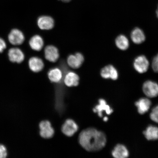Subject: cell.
I'll return each instance as SVG.
<instances>
[{"label": "cell", "mask_w": 158, "mask_h": 158, "mask_svg": "<svg viewBox=\"0 0 158 158\" xmlns=\"http://www.w3.org/2000/svg\"><path fill=\"white\" fill-rule=\"evenodd\" d=\"M78 126L74 120L68 119L64 122L62 127V131L64 135L71 137L77 131Z\"/></svg>", "instance_id": "6"}, {"label": "cell", "mask_w": 158, "mask_h": 158, "mask_svg": "<svg viewBox=\"0 0 158 158\" xmlns=\"http://www.w3.org/2000/svg\"><path fill=\"white\" fill-rule=\"evenodd\" d=\"M10 43L13 45H19L23 44L24 41L25 37L23 33L19 30L13 29L8 35Z\"/></svg>", "instance_id": "7"}, {"label": "cell", "mask_w": 158, "mask_h": 158, "mask_svg": "<svg viewBox=\"0 0 158 158\" xmlns=\"http://www.w3.org/2000/svg\"><path fill=\"white\" fill-rule=\"evenodd\" d=\"M6 148L5 146L0 145V158H5L7 156Z\"/></svg>", "instance_id": "24"}, {"label": "cell", "mask_w": 158, "mask_h": 158, "mask_svg": "<svg viewBox=\"0 0 158 158\" xmlns=\"http://www.w3.org/2000/svg\"><path fill=\"white\" fill-rule=\"evenodd\" d=\"M60 1L65 2H68L70 1L71 0H60Z\"/></svg>", "instance_id": "26"}, {"label": "cell", "mask_w": 158, "mask_h": 158, "mask_svg": "<svg viewBox=\"0 0 158 158\" xmlns=\"http://www.w3.org/2000/svg\"><path fill=\"white\" fill-rule=\"evenodd\" d=\"M79 143L88 151H99L105 146L106 139L103 133L94 128H89L81 132L79 137Z\"/></svg>", "instance_id": "1"}, {"label": "cell", "mask_w": 158, "mask_h": 158, "mask_svg": "<svg viewBox=\"0 0 158 158\" xmlns=\"http://www.w3.org/2000/svg\"><path fill=\"white\" fill-rule=\"evenodd\" d=\"M156 13L157 16L158 18V6L157 7V9L156 11Z\"/></svg>", "instance_id": "28"}, {"label": "cell", "mask_w": 158, "mask_h": 158, "mask_svg": "<svg viewBox=\"0 0 158 158\" xmlns=\"http://www.w3.org/2000/svg\"><path fill=\"white\" fill-rule=\"evenodd\" d=\"M142 89L148 98H153L158 96V84L153 81H146L143 84Z\"/></svg>", "instance_id": "2"}, {"label": "cell", "mask_w": 158, "mask_h": 158, "mask_svg": "<svg viewBox=\"0 0 158 158\" xmlns=\"http://www.w3.org/2000/svg\"><path fill=\"white\" fill-rule=\"evenodd\" d=\"M131 38L133 42L135 44H139L145 41L146 37L142 30L139 27H135L131 33Z\"/></svg>", "instance_id": "15"}, {"label": "cell", "mask_w": 158, "mask_h": 158, "mask_svg": "<svg viewBox=\"0 0 158 158\" xmlns=\"http://www.w3.org/2000/svg\"><path fill=\"white\" fill-rule=\"evenodd\" d=\"M8 56L10 61L14 63H21L24 59V55L23 51L17 48L10 49L9 51Z\"/></svg>", "instance_id": "11"}, {"label": "cell", "mask_w": 158, "mask_h": 158, "mask_svg": "<svg viewBox=\"0 0 158 158\" xmlns=\"http://www.w3.org/2000/svg\"><path fill=\"white\" fill-rule=\"evenodd\" d=\"M112 155L115 158H126L129 157L130 154L129 151L125 145L118 144L114 148Z\"/></svg>", "instance_id": "12"}, {"label": "cell", "mask_w": 158, "mask_h": 158, "mask_svg": "<svg viewBox=\"0 0 158 158\" xmlns=\"http://www.w3.org/2000/svg\"><path fill=\"white\" fill-rule=\"evenodd\" d=\"M150 118L152 121L158 123V105L153 108L150 114Z\"/></svg>", "instance_id": "22"}, {"label": "cell", "mask_w": 158, "mask_h": 158, "mask_svg": "<svg viewBox=\"0 0 158 158\" xmlns=\"http://www.w3.org/2000/svg\"><path fill=\"white\" fill-rule=\"evenodd\" d=\"M94 111L98 112L99 116L102 117V112L103 111L106 112L107 114H110L113 112V110L106 104L105 100L101 99L99 100V104L94 109Z\"/></svg>", "instance_id": "14"}, {"label": "cell", "mask_w": 158, "mask_h": 158, "mask_svg": "<svg viewBox=\"0 0 158 158\" xmlns=\"http://www.w3.org/2000/svg\"><path fill=\"white\" fill-rule=\"evenodd\" d=\"M29 66L32 72H39L44 68V64L42 59L37 57H33L29 59Z\"/></svg>", "instance_id": "16"}, {"label": "cell", "mask_w": 158, "mask_h": 158, "mask_svg": "<svg viewBox=\"0 0 158 158\" xmlns=\"http://www.w3.org/2000/svg\"><path fill=\"white\" fill-rule=\"evenodd\" d=\"M79 77L73 72H69L65 75L64 82L68 87L76 86L79 84Z\"/></svg>", "instance_id": "18"}, {"label": "cell", "mask_w": 158, "mask_h": 158, "mask_svg": "<svg viewBox=\"0 0 158 158\" xmlns=\"http://www.w3.org/2000/svg\"><path fill=\"white\" fill-rule=\"evenodd\" d=\"M40 129V134L41 137L49 139L52 138L54 134V130L50 122L47 120H45L40 122L39 124Z\"/></svg>", "instance_id": "4"}, {"label": "cell", "mask_w": 158, "mask_h": 158, "mask_svg": "<svg viewBox=\"0 0 158 158\" xmlns=\"http://www.w3.org/2000/svg\"><path fill=\"white\" fill-rule=\"evenodd\" d=\"M30 46L33 50L40 51L42 49L44 45V41L39 35H36L33 36L30 40Z\"/></svg>", "instance_id": "19"}, {"label": "cell", "mask_w": 158, "mask_h": 158, "mask_svg": "<svg viewBox=\"0 0 158 158\" xmlns=\"http://www.w3.org/2000/svg\"><path fill=\"white\" fill-rule=\"evenodd\" d=\"M101 75L104 78L114 80H117L118 77L117 70L112 65H108L102 68L101 71Z\"/></svg>", "instance_id": "9"}, {"label": "cell", "mask_w": 158, "mask_h": 158, "mask_svg": "<svg viewBox=\"0 0 158 158\" xmlns=\"http://www.w3.org/2000/svg\"><path fill=\"white\" fill-rule=\"evenodd\" d=\"M37 24L40 29L47 30L52 29L54 27V21L52 18L50 17L43 16L38 19Z\"/></svg>", "instance_id": "13"}, {"label": "cell", "mask_w": 158, "mask_h": 158, "mask_svg": "<svg viewBox=\"0 0 158 158\" xmlns=\"http://www.w3.org/2000/svg\"><path fill=\"white\" fill-rule=\"evenodd\" d=\"M116 46L120 50H126L129 47V41L127 37L124 35H120L115 40Z\"/></svg>", "instance_id": "21"}, {"label": "cell", "mask_w": 158, "mask_h": 158, "mask_svg": "<svg viewBox=\"0 0 158 158\" xmlns=\"http://www.w3.org/2000/svg\"><path fill=\"white\" fill-rule=\"evenodd\" d=\"M143 134L148 141H155L158 139V127L155 126L150 125L148 126Z\"/></svg>", "instance_id": "17"}, {"label": "cell", "mask_w": 158, "mask_h": 158, "mask_svg": "<svg viewBox=\"0 0 158 158\" xmlns=\"http://www.w3.org/2000/svg\"><path fill=\"white\" fill-rule=\"evenodd\" d=\"M44 54L45 59L52 62H56L59 56L58 49L53 45H48L46 47Z\"/></svg>", "instance_id": "10"}, {"label": "cell", "mask_w": 158, "mask_h": 158, "mask_svg": "<svg viewBox=\"0 0 158 158\" xmlns=\"http://www.w3.org/2000/svg\"><path fill=\"white\" fill-rule=\"evenodd\" d=\"M152 68L156 73H158V54L154 57L152 62Z\"/></svg>", "instance_id": "23"}, {"label": "cell", "mask_w": 158, "mask_h": 158, "mask_svg": "<svg viewBox=\"0 0 158 158\" xmlns=\"http://www.w3.org/2000/svg\"><path fill=\"white\" fill-rule=\"evenodd\" d=\"M108 119V118L107 117H105L104 118L103 120H104V121L106 122V121H107Z\"/></svg>", "instance_id": "27"}, {"label": "cell", "mask_w": 158, "mask_h": 158, "mask_svg": "<svg viewBox=\"0 0 158 158\" xmlns=\"http://www.w3.org/2000/svg\"><path fill=\"white\" fill-rule=\"evenodd\" d=\"M48 75L49 80L53 82H59L62 80L63 77L62 71L58 68L51 69L49 71Z\"/></svg>", "instance_id": "20"}, {"label": "cell", "mask_w": 158, "mask_h": 158, "mask_svg": "<svg viewBox=\"0 0 158 158\" xmlns=\"http://www.w3.org/2000/svg\"><path fill=\"white\" fill-rule=\"evenodd\" d=\"M135 105L138 113L140 114H144L149 111L152 106V102L149 98H143L136 102Z\"/></svg>", "instance_id": "5"}, {"label": "cell", "mask_w": 158, "mask_h": 158, "mask_svg": "<svg viewBox=\"0 0 158 158\" xmlns=\"http://www.w3.org/2000/svg\"><path fill=\"white\" fill-rule=\"evenodd\" d=\"M149 63L148 59L144 55H139L134 60L133 66L137 72L140 74L147 72L149 69Z\"/></svg>", "instance_id": "3"}, {"label": "cell", "mask_w": 158, "mask_h": 158, "mask_svg": "<svg viewBox=\"0 0 158 158\" xmlns=\"http://www.w3.org/2000/svg\"><path fill=\"white\" fill-rule=\"evenodd\" d=\"M84 57L80 53L71 55L68 58V64L71 68L77 69L80 68L84 62Z\"/></svg>", "instance_id": "8"}, {"label": "cell", "mask_w": 158, "mask_h": 158, "mask_svg": "<svg viewBox=\"0 0 158 158\" xmlns=\"http://www.w3.org/2000/svg\"><path fill=\"white\" fill-rule=\"evenodd\" d=\"M6 47V44L4 40L0 38V53L3 51Z\"/></svg>", "instance_id": "25"}]
</instances>
